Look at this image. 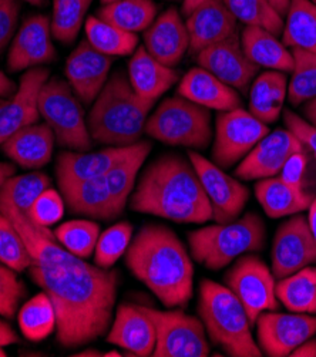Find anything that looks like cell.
I'll list each match as a JSON object with an SVG mask.
<instances>
[{"label": "cell", "mask_w": 316, "mask_h": 357, "mask_svg": "<svg viewBox=\"0 0 316 357\" xmlns=\"http://www.w3.org/2000/svg\"><path fill=\"white\" fill-rule=\"evenodd\" d=\"M241 45L243 53L259 68L264 67L280 73H291L294 68L292 53L283 42L278 40V36L265 29L245 26Z\"/></svg>", "instance_id": "83f0119b"}, {"label": "cell", "mask_w": 316, "mask_h": 357, "mask_svg": "<svg viewBox=\"0 0 316 357\" xmlns=\"http://www.w3.org/2000/svg\"><path fill=\"white\" fill-rule=\"evenodd\" d=\"M312 2H313V3H315V5H316V0H312Z\"/></svg>", "instance_id": "be15d7a7"}, {"label": "cell", "mask_w": 316, "mask_h": 357, "mask_svg": "<svg viewBox=\"0 0 316 357\" xmlns=\"http://www.w3.org/2000/svg\"><path fill=\"white\" fill-rule=\"evenodd\" d=\"M205 0H183V8H181V13L187 17L197 6H200Z\"/></svg>", "instance_id": "6f0895ef"}, {"label": "cell", "mask_w": 316, "mask_h": 357, "mask_svg": "<svg viewBox=\"0 0 316 357\" xmlns=\"http://www.w3.org/2000/svg\"><path fill=\"white\" fill-rule=\"evenodd\" d=\"M235 19L247 26H255L280 36L284 17H280L266 0H224Z\"/></svg>", "instance_id": "f35d334b"}, {"label": "cell", "mask_w": 316, "mask_h": 357, "mask_svg": "<svg viewBox=\"0 0 316 357\" xmlns=\"http://www.w3.org/2000/svg\"><path fill=\"white\" fill-rule=\"evenodd\" d=\"M303 114L310 124L316 126V97L306 101V105L303 107Z\"/></svg>", "instance_id": "11a10c76"}, {"label": "cell", "mask_w": 316, "mask_h": 357, "mask_svg": "<svg viewBox=\"0 0 316 357\" xmlns=\"http://www.w3.org/2000/svg\"><path fill=\"white\" fill-rule=\"evenodd\" d=\"M151 150V142L138 141L135 142L134 150L119 161L113 168L105 174V183H107L109 192L112 195L113 204L121 215L126 202L131 195L135 184V176L142 169L144 161L147 160Z\"/></svg>", "instance_id": "4dcf8cb0"}, {"label": "cell", "mask_w": 316, "mask_h": 357, "mask_svg": "<svg viewBox=\"0 0 316 357\" xmlns=\"http://www.w3.org/2000/svg\"><path fill=\"white\" fill-rule=\"evenodd\" d=\"M76 356H103V353H100L97 350H86V351H80Z\"/></svg>", "instance_id": "91938a15"}, {"label": "cell", "mask_w": 316, "mask_h": 357, "mask_svg": "<svg viewBox=\"0 0 316 357\" xmlns=\"http://www.w3.org/2000/svg\"><path fill=\"white\" fill-rule=\"evenodd\" d=\"M39 112L63 149L75 151L91 149L93 139L84 119L83 105L67 82L60 77L47 80L40 91Z\"/></svg>", "instance_id": "ba28073f"}, {"label": "cell", "mask_w": 316, "mask_h": 357, "mask_svg": "<svg viewBox=\"0 0 316 357\" xmlns=\"http://www.w3.org/2000/svg\"><path fill=\"white\" fill-rule=\"evenodd\" d=\"M0 262L15 272L29 269L33 262L22 235L3 212H0Z\"/></svg>", "instance_id": "b9f144b4"}, {"label": "cell", "mask_w": 316, "mask_h": 357, "mask_svg": "<svg viewBox=\"0 0 316 357\" xmlns=\"http://www.w3.org/2000/svg\"><path fill=\"white\" fill-rule=\"evenodd\" d=\"M17 90L15 82H12L2 70H0V100H5L12 97Z\"/></svg>", "instance_id": "816d5d0a"}, {"label": "cell", "mask_w": 316, "mask_h": 357, "mask_svg": "<svg viewBox=\"0 0 316 357\" xmlns=\"http://www.w3.org/2000/svg\"><path fill=\"white\" fill-rule=\"evenodd\" d=\"M193 258L211 271L230 265L238 257L258 252L265 246V224L250 212L228 224L204 227L188 234Z\"/></svg>", "instance_id": "8992f818"}, {"label": "cell", "mask_w": 316, "mask_h": 357, "mask_svg": "<svg viewBox=\"0 0 316 357\" xmlns=\"http://www.w3.org/2000/svg\"><path fill=\"white\" fill-rule=\"evenodd\" d=\"M294 68L288 83V98L291 104L301 105L316 97V53L292 49Z\"/></svg>", "instance_id": "74e56055"}, {"label": "cell", "mask_w": 316, "mask_h": 357, "mask_svg": "<svg viewBox=\"0 0 316 357\" xmlns=\"http://www.w3.org/2000/svg\"><path fill=\"white\" fill-rule=\"evenodd\" d=\"M22 2H26L31 6H36V8H42L47 3V0H22Z\"/></svg>", "instance_id": "680465c9"}, {"label": "cell", "mask_w": 316, "mask_h": 357, "mask_svg": "<svg viewBox=\"0 0 316 357\" xmlns=\"http://www.w3.org/2000/svg\"><path fill=\"white\" fill-rule=\"evenodd\" d=\"M288 94L285 73L268 70L257 76L250 89V113L265 124L275 123L284 110Z\"/></svg>", "instance_id": "f546056e"}, {"label": "cell", "mask_w": 316, "mask_h": 357, "mask_svg": "<svg viewBox=\"0 0 316 357\" xmlns=\"http://www.w3.org/2000/svg\"><path fill=\"white\" fill-rule=\"evenodd\" d=\"M27 215L31 218V221L42 227H50L63 218L64 199L57 191L47 188L33 202Z\"/></svg>", "instance_id": "f6af8a7d"}, {"label": "cell", "mask_w": 316, "mask_h": 357, "mask_svg": "<svg viewBox=\"0 0 316 357\" xmlns=\"http://www.w3.org/2000/svg\"><path fill=\"white\" fill-rule=\"evenodd\" d=\"M255 325L261 350L271 357H285L316 333V316L262 312Z\"/></svg>", "instance_id": "5bb4252c"}, {"label": "cell", "mask_w": 316, "mask_h": 357, "mask_svg": "<svg viewBox=\"0 0 316 357\" xmlns=\"http://www.w3.org/2000/svg\"><path fill=\"white\" fill-rule=\"evenodd\" d=\"M266 2L272 6V9L280 17H285L287 16V12H288L289 5H291V0H266Z\"/></svg>", "instance_id": "f5cc1de1"}, {"label": "cell", "mask_w": 316, "mask_h": 357, "mask_svg": "<svg viewBox=\"0 0 316 357\" xmlns=\"http://www.w3.org/2000/svg\"><path fill=\"white\" fill-rule=\"evenodd\" d=\"M126 265L165 307H187L193 298L194 266L170 228L151 224L140 229L126 252Z\"/></svg>", "instance_id": "3957f363"}, {"label": "cell", "mask_w": 316, "mask_h": 357, "mask_svg": "<svg viewBox=\"0 0 316 357\" xmlns=\"http://www.w3.org/2000/svg\"><path fill=\"white\" fill-rule=\"evenodd\" d=\"M308 222H309V228H310L312 235H313L315 242H316V198H313V201H312V204L309 206Z\"/></svg>", "instance_id": "9f6ffc18"}, {"label": "cell", "mask_w": 316, "mask_h": 357, "mask_svg": "<svg viewBox=\"0 0 316 357\" xmlns=\"http://www.w3.org/2000/svg\"><path fill=\"white\" fill-rule=\"evenodd\" d=\"M153 105L154 101L134 91L124 71H116L93 102L87 120L91 139L112 147L135 144L146 131Z\"/></svg>", "instance_id": "277c9868"}, {"label": "cell", "mask_w": 316, "mask_h": 357, "mask_svg": "<svg viewBox=\"0 0 316 357\" xmlns=\"http://www.w3.org/2000/svg\"><path fill=\"white\" fill-rule=\"evenodd\" d=\"M97 16L123 30L137 33L146 30L154 22L157 6L153 0H117L104 5Z\"/></svg>", "instance_id": "e575fe53"}, {"label": "cell", "mask_w": 316, "mask_h": 357, "mask_svg": "<svg viewBox=\"0 0 316 357\" xmlns=\"http://www.w3.org/2000/svg\"><path fill=\"white\" fill-rule=\"evenodd\" d=\"M49 79L47 68H29L22 76L16 93L0 100V146L17 130L39 121V97Z\"/></svg>", "instance_id": "2e32d148"}, {"label": "cell", "mask_w": 316, "mask_h": 357, "mask_svg": "<svg viewBox=\"0 0 316 357\" xmlns=\"http://www.w3.org/2000/svg\"><path fill=\"white\" fill-rule=\"evenodd\" d=\"M144 132L167 146L205 150L213 138L211 113L206 107L175 96L157 107Z\"/></svg>", "instance_id": "52a82bcc"}, {"label": "cell", "mask_w": 316, "mask_h": 357, "mask_svg": "<svg viewBox=\"0 0 316 357\" xmlns=\"http://www.w3.org/2000/svg\"><path fill=\"white\" fill-rule=\"evenodd\" d=\"M308 165V158L305 151L302 153H295L294 155L289 157V160L285 162L284 168L280 169V178L289 184L294 188L303 190V175L306 171Z\"/></svg>", "instance_id": "c3c4849f"}, {"label": "cell", "mask_w": 316, "mask_h": 357, "mask_svg": "<svg viewBox=\"0 0 316 357\" xmlns=\"http://www.w3.org/2000/svg\"><path fill=\"white\" fill-rule=\"evenodd\" d=\"M127 76L138 96L154 102L180 80L177 70L156 60L144 46L137 47L133 53Z\"/></svg>", "instance_id": "484cf974"}, {"label": "cell", "mask_w": 316, "mask_h": 357, "mask_svg": "<svg viewBox=\"0 0 316 357\" xmlns=\"http://www.w3.org/2000/svg\"><path fill=\"white\" fill-rule=\"evenodd\" d=\"M15 167L9 162H0V191H2L5 183L13 175Z\"/></svg>", "instance_id": "db71d44e"}, {"label": "cell", "mask_w": 316, "mask_h": 357, "mask_svg": "<svg viewBox=\"0 0 316 357\" xmlns=\"http://www.w3.org/2000/svg\"><path fill=\"white\" fill-rule=\"evenodd\" d=\"M24 295L26 288L16 272L0 262V316L12 319Z\"/></svg>", "instance_id": "ee69618b"}, {"label": "cell", "mask_w": 316, "mask_h": 357, "mask_svg": "<svg viewBox=\"0 0 316 357\" xmlns=\"http://www.w3.org/2000/svg\"><path fill=\"white\" fill-rule=\"evenodd\" d=\"M52 38L50 17L45 15L27 17L13 38L8 54L9 70L22 71L52 63L56 59Z\"/></svg>", "instance_id": "d6986e66"}, {"label": "cell", "mask_w": 316, "mask_h": 357, "mask_svg": "<svg viewBox=\"0 0 316 357\" xmlns=\"http://www.w3.org/2000/svg\"><path fill=\"white\" fill-rule=\"evenodd\" d=\"M302 151L305 146L288 128L269 131L241 161L235 175L243 181L276 176L291 155Z\"/></svg>", "instance_id": "e0dca14e"}, {"label": "cell", "mask_w": 316, "mask_h": 357, "mask_svg": "<svg viewBox=\"0 0 316 357\" xmlns=\"http://www.w3.org/2000/svg\"><path fill=\"white\" fill-rule=\"evenodd\" d=\"M19 326L24 337L40 342L56 329V312L50 298L42 292L27 301L19 312Z\"/></svg>", "instance_id": "d590c367"}, {"label": "cell", "mask_w": 316, "mask_h": 357, "mask_svg": "<svg viewBox=\"0 0 316 357\" xmlns=\"http://www.w3.org/2000/svg\"><path fill=\"white\" fill-rule=\"evenodd\" d=\"M188 160L194 165L213 208V220L217 224H228L238 220L250 198L248 188L198 153L188 151Z\"/></svg>", "instance_id": "7c38bea8"}, {"label": "cell", "mask_w": 316, "mask_h": 357, "mask_svg": "<svg viewBox=\"0 0 316 357\" xmlns=\"http://www.w3.org/2000/svg\"><path fill=\"white\" fill-rule=\"evenodd\" d=\"M146 50L160 63L175 67L190 49V36L183 16L175 8L163 12L144 30Z\"/></svg>", "instance_id": "ffe728a7"}, {"label": "cell", "mask_w": 316, "mask_h": 357, "mask_svg": "<svg viewBox=\"0 0 316 357\" xmlns=\"http://www.w3.org/2000/svg\"><path fill=\"white\" fill-rule=\"evenodd\" d=\"M133 227L128 222H119L105 229L97 241L94 249V262L97 266L109 269L126 252L131 243Z\"/></svg>", "instance_id": "60d3db41"}, {"label": "cell", "mask_w": 316, "mask_h": 357, "mask_svg": "<svg viewBox=\"0 0 316 357\" xmlns=\"http://www.w3.org/2000/svg\"><path fill=\"white\" fill-rule=\"evenodd\" d=\"M54 236L68 252L80 258H89L96 249L100 236V227L87 220L67 221L56 228Z\"/></svg>", "instance_id": "ab89813d"}, {"label": "cell", "mask_w": 316, "mask_h": 357, "mask_svg": "<svg viewBox=\"0 0 316 357\" xmlns=\"http://www.w3.org/2000/svg\"><path fill=\"white\" fill-rule=\"evenodd\" d=\"M93 0H53L52 36L63 45H72L86 22Z\"/></svg>", "instance_id": "8d00e7d4"}, {"label": "cell", "mask_w": 316, "mask_h": 357, "mask_svg": "<svg viewBox=\"0 0 316 357\" xmlns=\"http://www.w3.org/2000/svg\"><path fill=\"white\" fill-rule=\"evenodd\" d=\"M0 212L22 235L33 261L30 278L54 306L57 342L73 349L109 332L119 287L117 272L90 265L68 252L47 227L31 221L3 191H0Z\"/></svg>", "instance_id": "6da1fadb"}, {"label": "cell", "mask_w": 316, "mask_h": 357, "mask_svg": "<svg viewBox=\"0 0 316 357\" xmlns=\"http://www.w3.org/2000/svg\"><path fill=\"white\" fill-rule=\"evenodd\" d=\"M269 132L268 124L241 109L221 112L217 117L213 161L220 168H230L258 144Z\"/></svg>", "instance_id": "8fae6325"}, {"label": "cell", "mask_w": 316, "mask_h": 357, "mask_svg": "<svg viewBox=\"0 0 316 357\" xmlns=\"http://www.w3.org/2000/svg\"><path fill=\"white\" fill-rule=\"evenodd\" d=\"M54 141V132L46 123H34L13 132L2 144V150L22 168L36 169L52 160Z\"/></svg>", "instance_id": "cb8c5ba5"}, {"label": "cell", "mask_w": 316, "mask_h": 357, "mask_svg": "<svg viewBox=\"0 0 316 357\" xmlns=\"http://www.w3.org/2000/svg\"><path fill=\"white\" fill-rule=\"evenodd\" d=\"M284 123L287 128L299 138L305 149H309L316 158V126L303 120L291 110H284Z\"/></svg>", "instance_id": "7dc6e473"}, {"label": "cell", "mask_w": 316, "mask_h": 357, "mask_svg": "<svg viewBox=\"0 0 316 357\" xmlns=\"http://www.w3.org/2000/svg\"><path fill=\"white\" fill-rule=\"evenodd\" d=\"M15 343H19L17 333L13 331V328L8 322L0 320V347L15 344Z\"/></svg>", "instance_id": "681fc988"}, {"label": "cell", "mask_w": 316, "mask_h": 357, "mask_svg": "<svg viewBox=\"0 0 316 357\" xmlns=\"http://www.w3.org/2000/svg\"><path fill=\"white\" fill-rule=\"evenodd\" d=\"M156 326V357H206L209 343L200 319L183 310H157L143 307Z\"/></svg>", "instance_id": "9c48e42d"}, {"label": "cell", "mask_w": 316, "mask_h": 357, "mask_svg": "<svg viewBox=\"0 0 316 357\" xmlns=\"http://www.w3.org/2000/svg\"><path fill=\"white\" fill-rule=\"evenodd\" d=\"M190 36V54H198L205 47L228 39L238 31V20L224 0H205L186 20Z\"/></svg>", "instance_id": "44dd1931"}, {"label": "cell", "mask_w": 316, "mask_h": 357, "mask_svg": "<svg viewBox=\"0 0 316 357\" xmlns=\"http://www.w3.org/2000/svg\"><path fill=\"white\" fill-rule=\"evenodd\" d=\"M227 288L242 303L254 326L262 312L279 307L272 271L255 255H243L225 275Z\"/></svg>", "instance_id": "30bf717a"}, {"label": "cell", "mask_w": 316, "mask_h": 357, "mask_svg": "<svg viewBox=\"0 0 316 357\" xmlns=\"http://www.w3.org/2000/svg\"><path fill=\"white\" fill-rule=\"evenodd\" d=\"M271 261L276 279L287 278L316 262V242L308 218L295 213L279 227L272 245Z\"/></svg>", "instance_id": "4fadbf2b"}, {"label": "cell", "mask_w": 316, "mask_h": 357, "mask_svg": "<svg viewBox=\"0 0 316 357\" xmlns=\"http://www.w3.org/2000/svg\"><path fill=\"white\" fill-rule=\"evenodd\" d=\"M283 43L291 49L316 53V5L312 0H291L284 22Z\"/></svg>", "instance_id": "1f68e13d"}, {"label": "cell", "mask_w": 316, "mask_h": 357, "mask_svg": "<svg viewBox=\"0 0 316 357\" xmlns=\"http://www.w3.org/2000/svg\"><path fill=\"white\" fill-rule=\"evenodd\" d=\"M59 187L68 209L77 215L103 221H110L120 217L113 204L104 175Z\"/></svg>", "instance_id": "4316f807"}, {"label": "cell", "mask_w": 316, "mask_h": 357, "mask_svg": "<svg viewBox=\"0 0 316 357\" xmlns=\"http://www.w3.org/2000/svg\"><path fill=\"white\" fill-rule=\"evenodd\" d=\"M50 187V178L43 172H29L24 175L10 176L5 183L2 191L10 201L24 213L29 212L33 202L42 192Z\"/></svg>", "instance_id": "7bdbcfd3"}, {"label": "cell", "mask_w": 316, "mask_h": 357, "mask_svg": "<svg viewBox=\"0 0 316 357\" xmlns=\"http://www.w3.org/2000/svg\"><path fill=\"white\" fill-rule=\"evenodd\" d=\"M107 342L133 356H153L157 342L156 326L142 306L124 303L116 312Z\"/></svg>", "instance_id": "7402d4cb"}, {"label": "cell", "mask_w": 316, "mask_h": 357, "mask_svg": "<svg viewBox=\"0 0 316 357\" xmlns=\"http://www.w3.org/2000/svg\"><path fill=\"white\" fill-rule=\"evenodd\" d=\"M255 195L269 218L291 217L309 209L313 197L287 184L280 176L264 178L255 185Z\"/></svg>", "instance_id": "f1b7e54d"}, {"label": "cell", "mask_w": 316, "mask_h": 357, "mask_svg": "<svg viewBox=\"0 0 316 357\" xmlns=\"http://www.w3.org/2000/svg\"><path fill=\"white\" fill-rule=\"evenodd\" d=\"M294 357H316V339H308L301 343L292 353Z\"/></svg>", "instance_id": "f907efd6"}, {"label": "cell", "mask_w": 316, "mask_h": 357, "mask_svg": "<svg viewBox=\"0 0 316 357\" xmlns=\"http://www.w3.org/2000/svg\"><path fill=\"white\" fill-rule=\"evenodd\" d=\"M0 357H6V351L3 350V347H0Z\"/></svg>", "instance_id": "6125c7cd"}, {"label": "cell", "mask_w": 316, "mask_h": 357, "mask_svg": "<svg viewBox=\"0 0 316 357\" xmlns=\"http://www.w3.org/2000/svg\"><path fill=\"white\" fill-rule=\"evenodd\" d=\"M134 146L110 147L97 153L86 151H64L57 157L56 174L59 185L73 184L91 178L101 176L109 172L119 161L127 157Z\"/></svg>", "instance_id": "603a6c76"}, {"label": "cell", "mask_w": 316, "mask_h": 357, "mask_svg": "<svg viewBox=\"0 0 316 357\" xmlns=\"http://www.w3.org/2000/svg\"><path fill=\"white\" fill-rule=\"evenodd\" d=\"M179 96L200 104L206 109L230 112L242 107V98L238 91L202 67H194L181 79Z\"/></svg>", "instance_id": "d4e9b609"}, {"label": "cell", "mask_w": 316, "mask_h": 357, "mask_svg": "<svg viewBox=\"0 0 316 357\" xmlns=\"http://www.w3.org/2000/svg\"><path fill=\"white\" fill-rule=\"evenodd\" d=\"M113 2H117V0H101L103 5H109V3H113Z\"/></svg>", "instance_id": "94428289"}, {"label": "cell", "mask_w": 316, "mask_h": 357, "mask_svg": "<svg viewBox=\"0 0 316 357\" xmlns=\"http://www.w3.org/2000/svg\"><path fill=\"white\" fill-rule=\"evenodd\" d=\"M113 59L96 50L87 40L68 56L64 75L67 83L84 104H93L109 80Z\"/></svg>", "instance_id": "ac0fdd59"}, {"label": "cell", "mask_w": 316, "mask_h": 357, "mask_svg": "<svg viewBox=\"0 0 316 357\" xmlns=\"http://www.w3.org/2000/svg\"><path fill=\"white\" fill-rule=\"evenodd\" d=\"M276 296L294 313H316V268L305 266L301 271L279 279Z\"/></svg>", "instance_id": "d6a6232c"}, {"label": "cell", "mask_w": 316, "mask_h": 357, "mask_svg": "<svg viewBox=\"0 0 316 357\" xmlns=\"http://www.w3.org/2000/svg\"><path fill=\"white\" fill-rule=\"evenodd\" d=\"M130 206L179 224L213 220V208L194 165L179 154H165L144 169Z\"/></svg>", "instance_id": "7a4b0ae2"}, {"label": "cell", "mask_w": 316, "mask_h": 357, "mask_svg": "<svg viewBox=\"0 0 316 357\" xmlns=\"http://www.w3.org/2000/svg\"><path fill=\"white\" fill-rule=\"evenodd\" d=\"M20 0H0V53L15 38L20 13Z\"/></svg>", "instance_id": "bcb514c9"}, {"label": "cell", "mask_w": 316, "mask_h": 357, "mask_svg": "<svg viewBox=\"0 0 316 357\" xmlns=\"http://www.w3.org/2000/svg\"><path fill=\"white\" fill-rule=\"evenodd\" d=\"M86 40L105 56H128L138 47V36L104 22L98 16H90L84 22Z\"/></svg>", "instance_id": "836d02e7"}, {"label": "cell", "mask_w": 316, "mask_h": 357, "mask_svg": "<svg viewBox=\"0 0 316 357\" xmlns=\"http://www.w3.org/2000/svg\"><path fill=\"white\" fill-rule=\"evenodd\" d=\"M198 313L209 340L232 357H261L262 350L251 333V324L232 291L205 279L200 284Z\"/></svg>", "instance_id": "5b68a950"}, {"label": "cell", "mask_w": 316, "mask_h": 357, "mask_svg": "<svg viewBox=\"0 0 316 357\" xmlns=\"http://www.w3.org/2000/svg\"><path fill=\"white\" fill-rule=\"evenodd\" d=\"M197 63L223 83L241 93L248 91L259 71V67L243 53L238 31L228 39L201 50L197 54Z\"/></svg>", "instance_id": "9a60e30c"}]
</instances>
